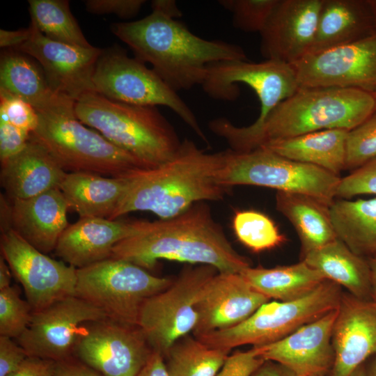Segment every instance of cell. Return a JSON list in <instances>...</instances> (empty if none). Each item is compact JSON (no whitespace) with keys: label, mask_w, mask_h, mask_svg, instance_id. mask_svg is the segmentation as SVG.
I'll return each mask as SVG.
<instances>
[{"label":"cell","mask_w":376,"mask_h":376,"mask_svg":"<svg viewBox=\"0 0 376 376\" xmlns=\"http://www.w3.org/2000/svg\"><path fill=\"white\" fill-rule=\"evenodd\" d=\"M153 269L159 260L210 265L219 272L240 273L251 266L228 240L203 202L175 217L136 220L135 233L118 242L111 257Z\"/></svg>","instance_id":"cell-1"},{"label":"cell","mask_w":376,"mask_h":376,"mask_svg":"<svg viewBox=\"0 0 376 376\" xmlns=\"http://www.w3.org/2000/svg\"><path fill=\"white\" fill-rule=\"evenodd\" d=\"M111 31L176 92L201 85L210 64L248 61L240 46L203 39L183 23L156 11L136 21L112 24Z\"/></svg>","instance_id":"cell-2"},{"label":"cell","mask_w":376,"mask_h":376,"mask_svg":"<svg viewBox=\"0 0 376 376\" xmlns=\"http://www.w3.org/2000/svg\"><path fill=\"white\" fill-rule=\"evenodd\" d=\"M224 156L225 151L207 153L185 139L170 160L127 175V189L109 219L136 211L169 219L197 203L222 199L230 189L217 181Z\"/></svg>","instance_id":"cell-3"},{"label":"cell","mask_w":376,"mask_h":376,"mask_svg":"<svg viewBox=\"0 0 376 376\" xmlns=\"http://www.w3.org/2000/svg\"><path fill=\"white\" fill-rule=\"evenodd\" d=\"M376 111L374 95L351 88L299 87L261 127L235 148L249 152L265 142L331 129L350 131Z\"/></svg>","instance_id":"cell-4"},{"label":"cell","mask_w":376,"mask_h":376,"mask_svg":"<svg viewBox=\"0 0 376 376\" xmlns=\"http://www.w3.org/2000/svg\"><path fill=\"white\" fill-rule=\"evenodd\" d=\"M75 102L58 95L49 105L36 110L38 124L31 134L65 171L120 177L148 169L136 157L83 124L75 115Z\"/></svg>","instance_id":"cell-5"},{"label":"cell","mask_w":376,"mask_h":376,"mask_svg":"<svg viewBox=\"0 0 376 376\" xmlns=\"http://www.w3.org/2000/svg\"><path fill=\"white\" fill-rule=\"evenodd\" d=\"M75 113L83 124L136 157L148 169L170 160L182 143L155 107L116 102L91 92L75 101Z\"/></svg>","instance_id":"cell-6"},{"label":"cell","mask_w":376,"mask_h":376,"mask_svg":"<svg viewBox=\"0 0 376 376\" xmlns=\"http://www.w3.org/2000/svg\"><path fill=\"white\" fill-rule=\"evenodd\" d=\"M240 83L251 87L257 95L260 111L256 120L244 127H237L224 118L209 123L210 130L226 139L231 150L255 133L274 109L299 88L293 65L272 59L260 63L224 61L210 64L201 86L212 98L233 101L240 95L237 86Z\"/></svg>","instance_id":"cell-7"},{"label":"cell","mask_w":376,"mask_h":376,"mask_svg":"<svg viewBox=\"0 0 376 376\" xmlns=\"http://www.w3.org/2000/svg\"><path fill=\"white\" fill-rule=\"evenodd\" d=\"M342 294L340 285L326 280L300 298L286 301L269 300L242 322L196 338L210 347L230 351L245 345L270 344L337 309Z\"/></svg>","instance_id":"cell-8"},{"label":"cell","mask_w":376,"mask_h":376,"mask_svg":"<svg viewBox=\"0 0 376 376\" xmlns=\"http://www.w3.org/2000/svg\"><path fill=\"white\" fill-rule=\"evenodd\" d=\"M340 177L321 168L297 162L269 150L225 151L218 182L228 189L253 185L278 191L302 194L331 205L336 197Z\"/></svg>","instance_id":"cell-9"},{"label":"cell","mask_w":376,"mask_h":376,"mask_svg":"<svg viewBox=\"0 0 376 376\" xmlns=\"http://www.w3.org/2000/svg\"><path fill=\"white\" fill-rule=\"evenodd\" d=\"M173 280L155 276L129 261L110 258L77 269L75 295L113 321L138 326L145 301L167 288Z\"/></svg>","instance_id":"cell-10"},{"label":"cell","mask_w":376,"mask_h":376,"mask_svg":"<svg viewBox=\"0 0 376 376\" xmlns=\"http://www.w3.org/2000/svg\"><path fill=\"white\" fill-rule=\"evenodd\" d=\"M95 92L113 101L173 111L206 143L207 139L190 107L152 70L118 46L103 49L95 68Z\"/></svg>","instance_id":"cell-11"},{"label":"cell","mask_w":376,"mask_h":376,"mask_svg":"<svg viewBox=\"0 0 376 376\" xmlns=\"http://www.w3.org/2000/svg\"><path fill=\"white\" fill-rule=\"evenodd\" d=\"M217 272L210 265L189 267L167 288L145 301L138 327L154 351L164 357L177 340L193 333L198 322L196 301Z\"/></svg>","instance_id":"cell-12"},{"label":"cell","mask_w":376,"mask_h":376,"mask_svg":"<svg viewBox=\"0 0 376 376\" xmlns=\"http://www.w3.org/2000/svg\"><path fill=\"white\" fill-rule=\"evenodd\" d=\"M1 253L33 312L75 295L77 269L40 251L13 229L1 231Z\"/></svg>","instance_id":"cell-13"},{"label":"cell","mask_w":376,"mask_h":376,"mask_svg":"<svg viewBox=\"0 0 376 376\" xmlns=\"http://www.w3.org/2000/svg\"><path fill=\"white\" fill-rule=\"evenodd\" d=\"M152 352L140 327L107 318L82 326L74 355L103 376H136Z\"/></svg>","instance_id":"cell-14"},{"label":"cell","mask_w":376,"mask_h":376,"mask_svg":"<svg viewBox=\"0 0 376 376\" xmlns=\"http://www.w3.org/2000/svg\"><path fill=\"white\" fill-rule=\"evenodd\" d=\"M107 318L94 305L76 296L33 312L26 331L17 338L29 357L63 361L74 356L78 335L88 322Z\"/></svg>","instance_id":"cell-15"},{"label":"cell","mask_w":376,"mask_h":376,"mask_svg":"<svg viewBox=\"0 0 376 376\" xmlns=\"http://www.w3.org/2000/svg\"><path fill=\"white\" fill-rule=\"evenodd\" d=\"M299 87H340L376 93V33L292 65Z\"/></svg>","instance_id":"cell-16"},{"label":"cell","mask_w":376,"mask_h":376,"mask_svg":"<svg viewBox=\"0 0 376 376\" xmlns=\"http://www.w3.org/2000/svg\"><path fill=\"white\" fill-rule=\"evenodd\" d=\"M31 25L30 38L15 49L38 61L52 90L74 101L86 93L95 92L93 73L103 49L52 40L41 33L31 21Z\"/></svg>","instance_id":"cell-17"},{"label":"cell","mask_w":376,"mask_h":376,"mask_svg":"<svg viewBox=\"0 0 376 376\" xmlns=\"http://www.w3.org/2000/svg\"><path fill=\"white\" fill-rule=\"evenodd\" d=\"M269 300L240 273L217 272L207 282L196 301L198 322L193 334L196 337L233 327Z\"/></svg>","instance_id":"cell-18"},{"label":"cell","mask_w":376,"mask_h":376,"mask_svg":"<svg viewBox=\"0 0 376 376\" xmlns=\"http://www.w3.org/2000/svg\"><path fill=\"white\" fill-rule=\"evenodd\" d=\"M322 0H279L260 33L266 59L294 65L309 52Z\"/></svg>","instance_id":"cell-19"},{"label":"cell","mask_w":376,"mask_h":376,"mask_svg":"<svg viewBox=\"0 0 376 376\" xmlns=\"http://www.w3.org/2000/svg\"><path fill=\"white\" fill-rule=\"evenodd\" d=\"M334 361L327 376H350L376 356V301L343 292L332 331Z\"/></svg>","instance_id":"cell-20"},{"label":"cell","mask_w":376,"mask_h":376,"mask_svg":"<svg viewBox=\"0 0 376 376\" xmlns=\"http://www.w3.org/2000/svg\"><path fill=\"white\" fill-rule=\"evenodd\" d=\"M337 309L274 343L256 346L265 361L279 363L297 376H326L334 361L332 331Z\"/></svg>","instance_id":"cell-21"},{"label":"cell","mask_w":376,"mask_h":376,"mask_svg":"<svg viewBox=\"0 0 376 376\" xmlns=\"http://www.w3.org/2000/svg\"><path fill=\"white\" fill-rule=\"evenodd\" d=\"M136 229V220L80 218L63 231L54 251L62 261L83 268L110 258L114 246Z\"/></svg>","instance_id":"cell-22"},{"label":"cell","mask_w":376,"mask_h":376,"mask_svg":"<svg viewBox=\"0 0 376 376\" xmlns=\"http://www.w3.org/2000/svg\"><path fill=\"white\" fill-rule=\"evenodd\" d=\"M10 200L11 229L45 254L55 250L69 226V207L59 188L29 198Z\"/></svg>","instance_id":"cell-23"},{"label":"cell","mask_w":376,"mask_h":376,"mask_svg":"<svg viewBox=\"0 0 376 376\" xmlns=\"http://www.w3.org/2000/svg\"><path fill=\"white\" fill-rule=\"evenodd\" d=\"M66 173L31 134L21 152L1 162L0 182L9 198L26 199L58 188Z\"/></svg>","instance_id":"cell-24"},{"label":"cell","mask_w":376,"mask_h":376,"mask_svg":"<svg viewBox=\"0 0 376 376\" xmlns=\"http://www.w3.org/2000/svg\"><path fill=\"white\" fill-rule=\"evenodd\" d=\"M375 33L373 0H322L308 54L349 44Z\"/></svg>","instance_id":"cell-25"},{"label":"cell","mask_w":376,"mask_h":376,"mask_svg":"<svg viewBox=\"0 0 376 376\" xmlns=\"http://www.w3.org/2000/svg\"><path fill=\"white\" fill-rule=\"evenodd\" d=\"M128 178L84 172L68 173L58 188L80 218L110 219L127 189Z\"/></svg>","instance_id":"cell-26"},{"label":"cell","mask_w":376,"mask_h":376,"mask_svg":"<svg viewBox=\"0 0 376 376\" xmlns=\"http://www.w3.org/2000/svg\"><path fill=\"white\" fill-rule=\"evenodd\" d=\"M347 132L341 129L317 131L290 138L269 140L259 148L340 176V172L345 169Z\"/></svg>","instance_id":"cell-27"},{"label":"cell","mask_w":376,"mask_h":376,"mask_svg":"<svg viewBox=\"0 0 376 376\" xmlns=\"http://www.w3.org/2000/svg\"><path fill=\"white\" fill-rule=\"evenodd\" d=\"M301 260L354 297L372 300L368 260L354 253L338 238L308 253Z\"/></svg>","instance_id":"cell-28"},{"label":"cell","mask_w":376,"mask_h":376,"mask_svg":"<svg viewBox=\"0 0 376 376\" xmlns=\"http://www.w3.org/2000/svg\"><path fill=\"white\" fill-rule=\"evenodd\" d=\"M276 207L295 229L301 257L337 239L329 205L322 201L302 194L277 191Z\"/></svg>","instance_id":"cell-29"},{"label":"cell","mask_w":376,"mask_h":376,"mask_svg":"<svg viewBox=\"0 0 376 376\" xmlns=\"http://www.w3.org/2000/svg\"><path fill=\"white\" fill-rule=\"evenodd\" d=\"M329 212L338 240L359 256H376V198L335 200Z\"/></svg>","instance_id":"cell-30"},{"label":"cell","mask_w":376,"mask_h":376,"mask_svg":"<svg viewBox=\"0 0 376 376\" xmlns=\"http://www.w3.org/2000/svg\"><path fill=\"white\" fill-rule=\"evenodd\" d=\"M257 291L269 299L286 301L300 298L319 287L327 279L304 261L272 268L244 269L240 273Z\"/></svg>","instance_id":"cell-31"},{"label":"cell","mask_w":376,"mask_h":376,"mask_svg":"<svg viewBox=\"0 0 376 376\" xmlns=\"http://www.w3.org/2000/svg\"><path fill=\"white\" fill-rule=\"evenodd\" d=\"M0 88L25 100L36 110L45 108L60 95L52 90L42 70L28 57L15 52L1 56Z\"/></svg>","instance_id":"cell-32"},{"label":"cell","mask_w":376,"mask_h":376,"mask_svg":"<svg viewBox=\"0 0 376 376\" xmlns=\"http://www.w3.org/2000/svg\"><path fill=\"white\" fill-rule=\"evenodd\" d=\"M229 352L187 335L177 340L164 359L170 376H217Z\"/></svg>","instance_id":"cell-33"},{"label":"cell","mask_w":376,"mask_h":376,"mask_svg":"<svg viewBox=\"0 0 376 376\" xmlns=\"http://www.w3.org/2000/svg\"><path fill=\"white\" fill-rule=\"evenodd\" d=\"M31 21L47 38L69 45L88 47L67 0H29Z\"/></svg>","instance_id":"cell-34"},{"label":"cell","mask_w":376,"mask_h":376,"mask_svg":"<svg viewBox=\"0 0 376 376\" xmlns=\"http://www.w3.org/2000/svg\"><path fill=\"white\" fill-rule=\"evenodd\" d=\"M232 227L238 241L255 253L276 248L285 240L270 217L254 210L236 211Z\"/></svg>","instance_id":"cell-35"},{"label":"cell","mask_w":376,"mask_h":376,"mask_svg":"<svg viewBox=\"0 0 376 376\" xmlns=\"http://www.w3.org/2000/svg\"><path fill=\"white\" fill-rule=\"evenodd\" d=\"M33 310L19 290L10 286L0 290V336L19 338L30 324Z\"/></svg>","instance_id":"cell-36"},{"label":"cell","mask_w":376,"mask_h":376,"mask_svg":"<svg viewBox=\"0 0 376 376\" xmlns=\"http://www.w3.org/2000/svg\"><path fill=\"white\" fill-rule=\"evenodd\" d=\"M376 159V111L347 132L345 169H354Z\"/></svg>","instance_id":"cell-37"},{"label":"cell","mask_w":376,"mask_h":376,"mask_svg":"<svg viewBox=\"0 0 376 376\" xmlns=\"http://www.w3.org/2000/svg\"><path fill=\"white\" fill-rule=\"evenodd\" d=\"M279 0H220L219 3L233 14L234 26L246 32L265 28Z\"/></svg>","instance_id":"cell-38"},{"label":"cell","mask_w":376,"mask_h":376,"mask_svg":"<svg viewBox=\"0 0 376 376\" xmlns=\"http://www.w3.org/2000/svg\"><path fill=\"white\" fill-rule=\"evenodd\" d=\"M0 116L14 126L32 134L38 124L35 108L25 100L0 88Z\"/></svg>","instance_id":"cell-39"},{"label":"cell","mask_w":376,"mask_h":376,"mask_svg":"<svg viewBox=\"0 0 376 376\" xmlns=\"http://www.w3.org/2000/svg\"><path fill=\"white\" fill-rule=\"evenodd\" d=\"M376 195V159L340 178L336 197L350 199L359 195Z\"/></svg>","instance_id":"cell-40"},{"label":"cell","mask_w":376,"mask_h":376,"mask_svg":"<svg viewBox=\"0 0 376 376\" xmlns=\"http://www.w3.org/2000/svg\"><path fill=\"white\" fill-rule=\"evenodd\" d=\"M265 361L256 346L228 355L217 376H251Z\"/></svg>","instance_id":"cell-41"},{"label":"cell","mask_w":376,"mask_h":376,"mask_svg":"<svg viewBox=\"0 0 376 376\" xmlns=\"http://www.w3.org/2000/svg\"><path fill=\"white\" fill-rule=\"evenodd\" d=\"M31 134L0 116V161L3 162L21 152L27 145Z\"/></svg>","instance_id":"cell-42"},{"label":"cell","mask_w":376,"mask_h":376,"mask_svg":"<svg viewBox=\"0 0 376 376\" xmlns=\"http://www.w3.org/2000/svg\"><path fill=\"white\" fill-rule=\"evenodd\" d=\"M146 3L144 0H87L86 10L93 14H114L122 18L135 16Z\"/></svg>","instance_id":"cell-43"},{"label":"cell","mask_w":376,"mask_h":376,"mask_svg":"<svg viewBox=\"0 0 376 376\" xmlns=\"http://www.w3.org/2000/svg\"><path fill=\"white\" fill-rule=\"evenodd\" d=\"M28 357L11 338L0 336V376H10Z\"/></svg>","instance_id":"cell-44"},{"label":"cell","mask_w":376,"mask_h":376,"mask_svg":"<svg viewBox=\"0 0 376 376\" xmlns=\"http://www.w3.org/2000/svg\"><path fill=\"white\" fill-rule=\"evenodd\" d=\"M56 362L36 357H28L10 376H56Z\"/></svg>","instance_id":"cell-45"},{"label":"cell","mask_w":376,"mask_h":376,"mask_svg":"<svg viewBox=\"0 0 376 376\" xmlns=\"http://www.w3.org/2000/svg\"><path fill=\"white\" fill-rule=\"evenodd\" d=\"M56 376H103L76 357L56 362Z\"/></svg>","instance_id":"cell-46"},{"label":"cell","mask_w":376,"mask_h":376,"mask_svg":"<svg viewBox=\"0 0 376 376\" xmlns=\"http://www.w3.org/2000/svg\"><path fill=\"white\" fill-rule=\"evenodd\" d=\"M32 34V26L15 31L0 30V47L14 49L26 42Z\"/></svg>","instance_id":"cell-47"},{"label":"cell","mask_w":376,"mask_h":376,"mask_svg":"<svg viewBox=\"0 0 376 376\" xmlns=\"http://www.w3.org/2000/svg\"><path fill=\"white\" fill-rule=\"evenodd\" d=\"M136 376H170L163 355L153 350L148 361Z\"/></svg>","instance_id":"cell-48"},{"label":"cell","mask_w":376,"mask_h":376,"mask_svg":"<svg viewBox=\"0 0 376 376\" xmlns=\"http://www.w3.org/2000/svg\"><path fill=\"white\" fill-rule=\"evenodd\" d=\"M251 376H297L293 372L283 365L265 361Z\"/></svg>","instance_id":"cell-49"},{"label":"cell","mask_w":376,"mask_h":376,"mask_svg":"<svg viewBox=\"0 0 376 376\" xmlns=\"http://www.w3.org/2000/svg\"><path fill=\"white\" fill-rule=\"evenodd\" d=\"M152 11L160 13L167 17L175 19L182 14L173 0H154L151 3Z\"/></svg>","instance_id":"cell-50"},{"label":"cell","mask_w":376,"mask_h":376,"mask_svg":"<svg viewBox=\"0 0 376 376\" xmlns=\"http://www.w3.org/2000/svg\"><path fill=\"white\" fill-rule=\"evenodd\" d=\"M12 272L2 256L0 257V290L8 288L11 283Z\"/></svg>","instance_id":"cell-51"},{"label":"cell","mask_w":376,"mask_h":376,"mask_svg":"<svg viewBox=\"0 0 376 376\" xmlns=\"http://www.w3.org/2000/svg\"><path fill=\"white\" fill-rule=\"evenodd\" d=\"M367 260L370 269L371 299L376 301V256Z\"/></svg>","instance_id":"cell-52"},{"label":"cell","mask_w":376,"mask_h":376,"mask_svg":"<svg viewBox=\"0 0 376 376\" xmlns=\"http://www.w3.org/2000/svg\"><path fill=\"white\" fill-rule=\"evenodd\" d=\"M366 376H376V356H374L368 366H366Z\"/></svg>","instance_id":"cell-53"},{"label":"cell","mask_w":376,"mask_h":376,"mask_svg":"<svg viewBox=\"0 0 376 376\" xmlns=\"http://www.w3.org/2000/svg\"><path fill=\"white\" fill-rule=\"evenodd\" d=\"M350 376H366V363L359 366Z\"/></svg>","instance_id":"cell-54"},{"label":"cell","mask_w":376,"mask_h":376,"mask_svg":"<svg viewBox=\"0 0 376 376\" xmlns=\"http://www.w3.org/2000/svg\"><path fill=\"white\" fill-rule=\"evenodd\" d=\"M375 100V109H376V93L374 94Z\"/></svg>","instance_id":"cell-55"},{"label":"cell","mask_w":376,"mask_h":376,"mask_svg":"<svg viewBox=\"0 0 376 376\" xmlns=\"http://www.w3.org/2000/svg\"><path fill=\"white\" fill-rule=\"evenodd\" d=\"M373 2H374V4H375V8H376V0H373Z\"/></svg>","instance_id":"cell-56"}]
</instances>
